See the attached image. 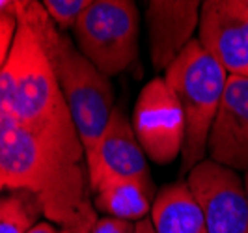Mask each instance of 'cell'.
<instances>
[{
    "label": "cell",
    "mask_w": 248,
    "mask_h": 233,
    "mask_svg": "<svg viewBox=\"0 0 248 233\" xmlns=\"http://www.w3.org/2000/svg\"><path fill=\"white\" fill-rule=\"evenodd\" d=\"M17 34L0 67V114L23 125L65 160L80 164L84 147L36 28L17 13Z\"/></svg>",
    "instance_id": "cell-1"
},
{
    "label": "cell",
    "mask_w": 248,
    "mask_h": 233,
    "mask_svg": "<svg viewBox=\"0 0 248 233\" xmlns=\"http://www.w3.org/2000/svg\"><path fill=\"white\" fill-rule=\"evenodd\" d=\"M28 192L60 230L92 232L97 222L82 164H73L23 125L0 114V192Z\"/></svg>",
    "instance_id": "cell-2"
},
{
    "label": "cell",
    "mask_w": 248,
    "mask_h": 233,
    "mask_svg": "<svg viewBox=\"0 0 248 233\" xmlns=\"http://www.w3.org/2000/svg\"><path fill=\"white\" fill-rule=\"evenodd\" d=\"M17 13L36 28L78 131L84 155H88L95 147L114 110L112 82L78 50L71 37L56 28L41 2L19 0Z\"/></svg>",
    "instance_id": "cell-3"
},
{
    "label": "cell",
    "mask_w": 248,
    "mask_h": 233,
    "mask_svg": "<svg viewBox=\"0 0 248 233\" xmlns=\"http://www.w3.org/2000/svg\"><path fill=\"white\" fill-rule=\"evenodd\" d=\"M230 75L200 45L190 41L186 49L164 73V80L177 95L185 114V144L181 151V170L190 172L205 160L213 120L222 101Z\"/></svg>",
    "instance_id": "cell-4"
},
{
    "label": "cell",
    "mask_w": 248,
    "mask_h": 233,
    "mask_svg": "<svg viewBox=\"0 0 248 233\" xmlns=\"http://www.w3.org/2000/svg\"><path fill=\"white\" fill-rule=\"evenodd\" d=\"M138 8L131 0H92L73 26L78 50L108 78L124 73L138 56Z\"/></svg>",
    "instance_id": "cell-5"
},
{
    "label": "cell",
    "mask_w": 248,
    "mask_h": 233,
    "mask_svg": "<svg viewBox=\"0 0 248 233\" xmlns=\"http://www.w3.org/2000/svg\"><path fill=\"white\" fill-rule=\"evenodd\" d=\"M133 129L146 157L157 164H170L183 151L185 114L164 78H153L142 88L133 112Z\"/></svg>",
    "instance_id": "cell-6"
},
{
    "label": "cell",
    "mask_w": 248,
    "mask_h": 233,
    "mask_svg": "<svg viewBox=\"0 0 248 233\" xmlns=\"http://www.w3.org/2000/svg\"><path fill=\"white\" fill-rule=\"evenodd\" d=\"M186 185L202 205L207 233H248V200L239 172L205 159L186 173Z\"/></svg>",
    "instance_id": "cell-7"
},
{
    "label": "cell",
    "mask_w": 248,
    "mask_h": 233,
    "mask_svg": "<svg viewBox=\"0 0 248 233\" xmlns=\"http://www.w3.org/2000/svg\"><path fill=\"white\" fill-rule=\"evenodd\" d=\"M86 172L92 192L107 179H137L153 185L146 153L135 135L133 123L120 109L112 110L103 135L86 155Z\"/></svg>",
    "instance_id": "cell-8"
},
{
    "label": "cell",
    "mask_w": 248,
    "mask_h": 233,
    "mask_svg": "<svg viewBox=\"0 0 248 233\" xmlns=\"http://www.w3.org/2000/svg\"><path fill=\"white\" fill-rule=\"evenodd\" d=\"M198 41L230 77L248 78V12L241 0L202 2Z\"/></svg>",
    "instance_id": "cell-9"
},
{
    "label": "cell",
    "mask_w": 248,
    "mask_h": 233,
    "mask_svg": "<svg viewBox=\"0 0 248 233\" xmlns=\"http://www.w3.org/2000/svg\"><path fill=\"white\" fill-rule=\"evenodd\" d=\"M209 159L235 172H248V78L228 77L222 101L213 120Z\"/></svg>",
    "instance_id": "cell-10"
},
{
    "label": "cell",
    "mask_w": 248,
    "mask_h": 233,
    "mask_svg": "<svg viewBox=\"0 0 248 233\" xmlns=\"http://www.w3.org/2000/svg\"><path fill=\"white\" fill-rule=\"evenodd\" d=\"M198 0H151L146 4L149 54L157 71H168L177 56L194 41L200 26Z\"/></svg>",
    "instance_id": "cell-11"
},
{
    "label": "cell",
    "mask_w": 248,
    "mask_h": 233,
    "mask_svg": "<svg viewBox=\"0 0 248 233\" xmlns=\"http://www.w3.org/2000/svg\"><path fill=\"white\" fill-rule=\"evenodd\" d=\"M149 220L157 233H207L202 205L186 181H175L155 194Z\"/></svg>",
    "instance_id": "cell-12"
},
{
    "label": "cell",
    "mask_w": 248,
    "mask_h": 233,
    "mask_svg": "<svg viewBox=\"0 0 248 233\" xmlns=\"http://www.w3.org/2000/svg\"><path fill=\"white\" fill-rule=\"evenodd\" d=\"M93 207L129 222H140L148 218L153 205V185L137 179H107L93 188Z\"/></svg>",
    "instance_id": "cell-13"
},
{
    "label": "cell",
    "mask_w": 248,
    "mask_h": 233,
    "mask_svg": "<svg viewBox=\"0 0 248 233\" xmlns=\"http://www.w3.org/2000/svg\"><path fill=\"white\" fill-rule=\"evenodd\" d=\"M43 215L41 203L28 192L0 196V233H28Z\"/></svg>",
    "instance_id": "cell-14"
},
{
    "label": "cell",
    "mask_w": 248,
    "mask_h": 233,
    "mask_svg": "<svg viewBox=\"0 0 248 233\" xmlns=\"http://www.w3.org/2000/svg\"><path fill=\"white\" fill-rule=\"evenodd\" d=\"M41 4L56 28L67 30L78 23V19L84 15L92 0H45Z\"/></svg>",
    "instance_id": "cell-15"
},
{
    "label": "cell",
    "mask_w": 248,
    "mask_h": 233,
    "mask_svg": "<svg viewBox=\"0 0 248 233\" xmlns=\"http://www.w3.org/2000/svg\"><path fill=\"white\" fill-rule=\"evenodd\" d=\"M17 15L0 13V67L6 63L17 34Z\"/></svg>",
    "instance_id": "cell-16"
},
{
    "label": "cell",
    "mask_w": 248,
    "mask_h": 233,
    "mask_svg": "<svg viewBox=\"0 0 248 233\" xmlns=\"http://www.w3.org/2000/svg\"><path fill=\"white\" fill-rule=\"evenodd\" d=\"M92 233H137V224L114 217H101L93 224Z\"/></svg>",
    "instance_id": "cell-17"
},
{
    "label": "cell",
    "mask_w": 248,
    "mask_h": 233,
    "mask_svg": "<svg viewBox=\"0 0 248 233\" xmlns=\"http://www.w3.org/2000/svg\"><path fill=\"white\" fill-rule=\"evenodd\" d=\"M17 10H19V0H0V13L17 15Z\"/></svg>",
    "instance_id": "cell-18"
},
{
    "label": "cell",
    "mask_w": 248,
    "mask_h": 233,
    "mask_svg": "<svg viewBox=\"0 0 248 233\" xmlns=\"http://www.w3.org/2000/svg\"><path fill=\"white\" fill-rule=\"evenodd\" d=\"M28 233H60V232H58L50 222H37L36 226Z\"/></svg>",
    "instance_id": "cell-19"
},
{
    "label": "cell",
    "mask_w": 248,
    "mask_h": 233,
    "mask_svg": "<svg viewBox=\"0 0 248 233\" xmlns=\"http://www.w3.org/2000/svg\"><path fill=\"white\" fill-rule=\"evenodd\" d=\"M137 233H157L155 228H153V224H151V220H149V217L144 218V220L137 222Z\"/></svg>",
    "instance_id": "cell-20"
},
{
    "label": "cell",
    "mask_w": 248,
    "mask_h": 233,
    "mask_svg": "<svg viewBox=\"0 0 248 233\" xmlns=\"http://www.w3.org/2000/svg\"><path fill=\"white\" fill-rule=\"evenodd\" d=\"M243 183H245V192H247V200H248V172H245V179H243Z\"/></svg>",
    "instance_id": "cell-21"
},
{
    "label": "cell",
    "mask_w": 248,
    "mask_h": 233,
    "mask_svg": "<svg viewBox=\"0 0 248 233\" xmlns=\"http://www.w3.org/2000/svg\"><path fill=\"white\" fill-rule=\"evenodd\" d=\"M60 233H92V232H75V230H60Z\"/></svg>",
    "instance_id": "cell-22"
},
{
    "label": "cell",
    "mask_w": 248,
    "mask_h": 233,
    "mask_svg": "<svg viewBox=\"0 0 248 233\" xmlns=\"http://www.w3.org/2000/svg\"><path fill=\"white\" fill-rule=\"evenodd\" d=\"M241 6H243V8L248 12V0H241Z\"/></svg>",
    "instance_id": "cell-23"
}]
</instances>
